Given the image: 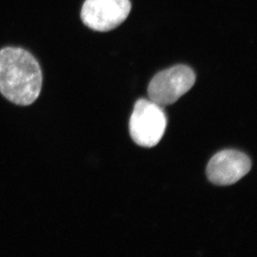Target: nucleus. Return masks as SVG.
Returning a JSON list of instances; mask_svg holds the SVG:
<instances>
[{
    "label": "nucleus",
    "mask_w": 257,
    "mask_h": 257,
    "mask_svg": "<svg viewBox=\"0 0 257 257\" xmlns=\"http://www.w3.org/2000/svg\"><path fill=\"white\" fill-rule=\"evenodd\" d=\"M43 86L41 67L29 51L16 47L0 50V93L19 106L33 104Z\"/></svg>",
    "instance_id": "nucleus-1"
},
{
    "label": "nucleus",
    "mask_w": 257,
    "mask_h": 257,
    "mask_svg": "<svg viewBox=\"0 0 257 257\" xmlns=\"http://www.w3.org/2000/svg\"><path fill=\"white\" fill-rule=\"evenodd\" d=\"M167 117L163 107L151 100L140 99L130 118V134L138 145L153 148L163 139Z\"/></svg>",
    "instance_id": "nucleus-2"
},
{
    "label": "nucleus",
    "mask_w": 257,
    "mask_h": 257,
    "mask_svg": "<svg viewBox=\"0 0 257 257\" xmlns=\"http://www.w3.org/2000/svg\"><path fill=\"white\" fill-rule=\"evenodd\" d=\"M196 75L192 68L177 65L153 77L148 86L151 101L163 106L173 104L194 85Z\"/></svg>",
    "instance_id": "nucleus-3"
},
{
    "label": "nucleus",
    "mask_w": 257,
    "mask_h": 257,
    "mask_svg": "<svg viewBox=\"0 0 257 257\" xmlns=\"http://www.w3.org/2000/svg\"><path fill=\"white\" fill-rule=\"evenodd\" d=\"M131 9L130 0H86L81 20L95 31H110L126 20Z\"/></svg>",
    "instance_id": "nucleus-4"
},
{
    "label": "nucleus",
    "mask_w": 257,
    "mask_h": 257,
    "mask_svg": "<svg viewBox=\"0 0 257 257\" xmlns=\"http://www.w3.org/2000/svg\"><path fill=\"white\" fill-rule=\"evenodd\" d=\"M251 168L248 156L239 151L225 150L216 153L206 167L209 181L218 186H229L245 177Z\"/></svg>",
    "instance_id": "nucleus-5"
}]
</instances>
